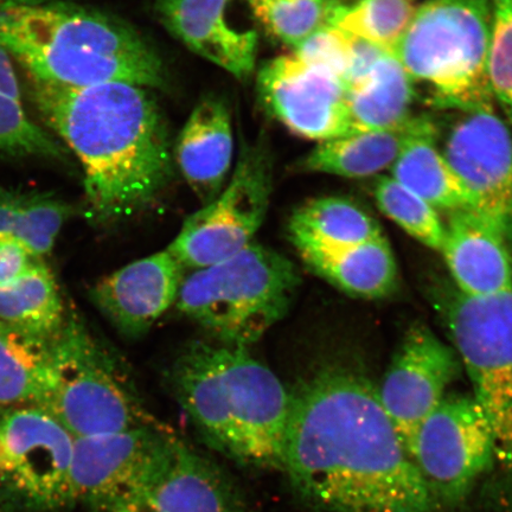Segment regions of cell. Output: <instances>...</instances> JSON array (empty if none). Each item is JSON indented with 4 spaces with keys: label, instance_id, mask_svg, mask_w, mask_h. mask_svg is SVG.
Returning a JSON list of instances; mask_svg holds the SVG:
<instances>
[{
    "label": "cell",
    "instance_id": "6da1fadb",
    "mask_svg": "<svg viewBox=\"0 0 512 512\" xmlns=\"http://www.w3.org/2000/svg\"><path fill=\"white\" fill-rule=\"evenodd\" d=\"M283 464L320 512H439L367 377L328 368L290 390Z\"/></svg>",
    "mask_w": 512,
    "mask_h": 512
},
{
    "label": "cell",
    "instance_id": "7a4b0ae2",
    "mask_svg": "<svg viewBox=\"0 0 512 512\" xmlns=\"http://www.w3.org/2000/svg\"><path fill=\"white\" fill-rule=\"evenodd\" d=\"M42 120L82 166L89 221L143 213L174 179L169 127L149 88L111 82L62 88L27 78Z\"/></svg>",
    "mask_w": 512,
    "mask_h": 512
},
{
    "label": "cell",
    "instance_id": "3957f363",
    "mask_svg": "<svg viewBox=\"0 0 512 512\" xmlns=\"http://www.w3.org/2000/svg\"><path fill=\"white\" fill-rule=\"evenodd\" d=\"M171 386L206 443L241 464L281 470L291 395L248 349L194 342Z\"/></svg>",
    "mask_w": 512,
    "mask_h": 512
},
{
    "label": "cell",
    "instance_id": "277c9868",
    "mask_svg": "<svg viewBox=\"0 0 512 512\" xmlns=\"http://www.w3.org/2000/svg\"><path fill=\"white\" fill-rule=\"evenodd\" d=\"M0 46L27 78L85 88L124 82L162 88V60L136 29L119 18L62 0L0 9Z\"/></svg>",
    "mask_w": 512,
    "mask_h": 512
},
{
    "label": "cell",
    "instance_id": "5b68a950",
    "mask_svg": "<svg viewBox=\"0 0 512 512\" xmlns=\"http://www.w3.org/2000/svg\"><path fill=\"white\" fill-rule=\"evenodd\" d=\"M490 0H426L392 55L434 105L452 112L495 108L489 56Z\"/></svg>",
    "mask_w": 512,
    "mask_h": 512
},
{
    "label": "cell",
    "instance_id": "8992f818",
    "mask_svg": "<svg viewBox=\"0 0 512 512\" xmlns=\"http://www.w3.org/2000/svg\"><path fill=\"white\" fill-rule=\"evenodd\" d=\"M299 284L290 259L253 241L185 275L176 306L215 343L248 349L286 316Z\"/></svg>",
    "mask_w": 512,
    "mask_h": 512
},
{
    "label": "cell",
    "instance_id": "52a82bcc",
    "mask_svg": "<svg viewBox=\"0 0 512 512\" xmlns=\"http://www.w3.org/2000/svg\"><path fill=\"white\" fill-rule=\"evenodd\" d=\"M36 407L74 439L160 424L117 360L74 315L51 338L46 383Z\"/></svg>",
    "mask_w": 512,
    "mask_h": 512
},
{
    "label": "cell",
    "instance_id": "ba28073f",
    "mask_svg": "<svg viewBox=\"0 0 512 512\" xmlns=\"http://www.w3.org/2000/svg\"><path fill=\"white\" fill-rule=\"evenodd\" d=\"M441 304L473 398L494 434L495 458L512 477V291L475 298L457 290Z\"/></svg>",
    "mask_w": 512,
    "mask_h": 512
},
{
    "label": "cell",
    "instance_id": "9c48e42d",
    "mask_svg": "<svg viewBox=\"0 0 512 512\" xmlns=\"http://www.w3.org/2000/svg\"><path fill=\"white\" fill-rule=\"evenodd\" d=\"M273 190V159L265 139L242 142L226 188L184 221L168 247L185 270L217 264L245 249L264 223Z\"/></svg>",
    "mask_w": 512,
    "mask_h": 512
},
{
    "label": "cell",
    "instance_id": "30bf717a",
    "mask_svg": "<svg viewBox=\"0 0 512 512\" xmlns=\"http://www.w3.org/2000/svg\"><path fill=\"white\" fill-rule=\"evenodd\" d=\"M74 438L42 408H0V490L24 512H59L74 504Z\"/></svg>",
    "mask_w": 512,
    "mask_h": 512
},
{
    "label": "cell",
    "instance_id": "8fae6325",
    "mask_svg": "<svg viewBox=\"0 0 512 512\" xmlns=\"http://www.w3.org/2000/svg\"><path fill=\"white\" fill-rule=\"evenodd\" d=\"M411 458L440 507L464 501L496 460L494 434L473 395L445 396L422 422Z\"/></svg>",
    "mask_w": 512,
    "mask_h": 512
},
{
    "label": "cell",
    "instance_id": "7c38bea8",
    "mask_svg": "<svg viewBox=\"0 0 512 512\" xmlns=\"http://www.w3.org/2000/svg\"><path fill=\"white\" fill-rule=\"evenodd\" d=\"M437 133L441 153L472 197V210L512 234V131L495 108L456 112Z\"/></svg>",
    "mask_w": 512,
    "mask_h": 512
},
{
    "label": "cell",
    "instance_id": "4fadbf2b",
    "mask_svg": "<svg viewBox=\"0 0 512 512\" xmlns=\"http://www.w3.org/2000/svg\"><path fill=\"white\" fill-rule=\"evenodd\" d=\"M175 434L163 424L74 439L70 483L74 503L95 512L142 494Z\"/></svg>",
    "mask_w": 512,
    "mask_h": 512
},
{
    "label": "cell",
    "instance_id": "5bb4252c",
    "mask_svg": "<svg viewBox=\"0 0 512 512\" xmlns=\"http://www.w3.org/2000/svg\"><path fill=\"white\" fill-rule=\"evenodd\" d=\"M460 370L457 351L428 326L414 324L406 332L377 395L409 457L422 422L444 400Z\"/></svg>",
    "mask_w": 512,
    "mask_h": 512
},
{
    "label": "cell",
    "instance_id": "9a60e30c",
    "mask_svg": "<svg viewBox=\"0 0 512 512\" xmlns=\"http://www.w3.org/2000/svg\"><path fill=\"white\" fill-rule=\"evenodd\" d=\"M256 86L267 113L296 136L322 143L351 132L345 83L297 55L266 62Z\"/></svg>",
    "mask_w": 512,
    "mask_h": 512
},
{
    "label": "cell",
    "instance_id": "2e32d148",
    "mask_svg": "<svg viewBox=\"0 0 512 512\" xmlns=\"http://www.w3.org/2000/svg\"><path fill=\"white\" fill-rule=\"evenodd\" d=\"M185 272L166 248L102 278L91 297L120 334L140 337L176 305Z\"/></svg>",
    "mask_w": 512,
    "mask_h": 512
},
{
    "label": "cell",
    "instance_id": "e0dca14e",
    "mask_svg": "<svg viewBox=\"0 0 512 512\" xmlns=\"http://www.w3.org/2000/svg\"><path fill=\"white\" fill-rule=\"evenodd\" d=\"M138 497L155 512H249L219 467L176 435Z\"/></svg>",
    "mask_w": 512,
    "mask_h": 512
},
{
    "label": "cell",
    "instance_id": "ac0fdd59",
    "mask_svg": "<svg viewBox=\"0 0 512 512\" xmlns=\"http://www.w3.org/2000/svg\"><path fill=\"white\" fill-rule=\"evenodd\" d=\"M508 235L471 208L448 213L444 255L458 291L490 297L512 291V255Z\"/></svg>",
    "mask_w": 512,
    "mask_h": 512
},
{
    "label": "cell",
    "instance_id": "d6986e66",
    "mask_svg": "<svg viewBox=\"0 0 512 512\" xmlns=\"http://www.w3.org/2000/svg\"><path fill=\"white\" fill-rule=\"evenodd\" d=\"M229 0H158L160 23L185 47L236 79L254 73L258 35L230 27Z\"/></svg>",
    "mask_w": 512,
    "mask_h": 512
},
{
    "label": "cell",
    "instance_id": "ffe728a7",
    "mask_svg": "<svg viewBox=\"0 0 512 512\" xmlns=\"http://www.w3.org/2000/svg\"><path fill=\"white\" fill-rule=\"evenodd\" d=\"M233 155L229 108L219 96H207L192 110L174 152L179 171L203 206L214 201L224 189Z\"/></svg>",
    "mask_w": 512,
    "mask_h": 512
},
{
    "label": "cell",
    "instance_id": "44dd1931",
    "mask_svg": "<svg viewBox=\"0 0 512 512\" xmlns=\"http://www.w3.org/2000/svg\"><path fill=\"white\" fill-rule=\"evenodd\" d=\"M292 243L307 267L349 296L380 299L398 286V266L384 236L343 248Z\"/></svg>",
    "mask_w": 512,
    "mask_h": 512
},
{
    "label": "cell",
    "instance_id": "7402d4cb",
    "mask_svg": "<svg viewBox=\"0 0 512 512\" xmlns=\"http://www.w3.org/2000/svg\"><path fill=\"white\" fill-rule=\"evenodd\" d=\"M437 133V121L420 115L412 136L390 169V176L438 211L452 213L471 208L470 192L441 153Z\"/></svg>",
    "mask_w": 512,
    "mask_h": 512
},
{
    "label": "cell",
    "instance_id": "603a6c76",
    "mask_svg": "<svg viewBox=\"0 0 512 512\" xmlns=\"http://www.w3.org/2000/svg\"><path fill=\"white\" fill-rule=\"evenodd\" d=\"M415 82L392 54H383L370 72L347 86L350 133L392 130L415 115Z\"/></svg>",
    "mask_w": 512,
    "mask_h": 512
},
{
    "label": "cell",
    "instance_id": "cb8c5ba5",
    "mask_svg": "<svg viewBox=\"0 0 512 512\" xmlns=\"http://www.w3.org/2000/svg\"><path fill=\"white\" fill-rule=\"evenodd\" d=\"M420 115L392 130L368 131L319 143L298 163L299 169L343 178H367L392 169L418 125Z\"/></svg>",
    "mask_w": 512,
    "mask_h": 512
},
{
    "label": "cell",
    "instance_id": "d4e9b609",
    "mask_svg": "<svg viewBox=\"0 0 512 512\" xmlns=\"http://www.w3.org/2000/svg\"><path fill=\"white\" fill-rule=\"evenodd\" d=\"M288 233L292 242L325 248L362 245L382 238L380 224L348 198H315L294 211Z\"/></svg>",
    "mask_w": 512,
    "mask_h": 512
},
{
    "label": "cell",
    "instance_id": "484cf974",
    "mask_svg": "<svg viewBox=\"0 0 512 512\" xmlns=\"http://www.w3.org/2000/svg\"><path fill=\"white\" fill-rule=\"evenodd\" d=\"M66 319L59 285L42 259L14 283L0 287V322L51 339Z\"/></svg>",
    "mask_w": 512,
    "mask_h": 512
},
{
    "label": "cell",
    "instance_id": "4316f807",
    "mask_svg": "<svg viewBox=\"0 0 512 512\" xmlns=\"http://www.w3.org/2000/svg\"><path fill=\"white\" fill-rule=\"evenodd\" d=\"M50 341L0 322V408L37 406L46 383Z\"/></svg>",
    "mask_w": 512,
    "mask_h": 512
},
{
    "label": "cell",
    "instance_id": "83f0119b",
    "mask_svg": "<svg viewBox=\"0 0 512 512\" xmlns=\"http://www.w3.org/2000/svg\"><path fill=\"white\" fill-rule=\"evenodd\" d=\"M415 9L412 0H334L328 24L392 54Z\"/></svg>",
    "mask_w": 512,
    "mask_h": 512
},
{
    "label": "cell",
    "instance_id": "f1b7e54d",
    "mask_svg": "<svg viewBox=\"0 0 512 512\" xmlns=\"http://www.w3.org/2000/svg\"><path fill=\"white\" fill-rule=\"evenodd\" d=\"M374 197L382 213L422 245L441 252L445 240V223L439 211L392 176L376 182Z\"/></svg>",
    "mask_w": 512,
    "mask_h": 512
},
{
    "label": "cell",
    "instance_id": "f546056e",
    "mask_svg": "<svg viewBox=\"0 0 512 512\" xmlns=\"http://www.w3.org/2000/svg\"><path fill=\"white\" fill-rule=\"evenodd\" d=\"M25 158L68 163L69 151L28 117L22 101L0 94V160Z\"/></svg>",
    "mask_w": 512,
    "mask_h": 512
},
{
    "label": "cell",
    "instance_id": "4dcf8cb0",
    "mask_svg": "<svg viewBox=\"0 0 512 512\" xmlns=\"http://www.w3.org/2000/svg\"><path fill=\"white\" fill-rule=\"evenodd\" d=\"M249 5L268 34L294 50L328 24L334 0H251Z\"/></svg>",
    "mask_w": 512,
    "mask_h": 512
},
{
    "label": "cell",
    "instance_id": "1f68e13d",
    "mask_svg": "<svg viewBox=\"0 0 512 512\" xmlns=\"http://www.w3.org/2000/svg\"><path fill=\"white\" fill-rule=\"evenodd\" d=\"M74 213L72 204L49 192H27L12 238L21 242L36 258L42 259L54 248L64 223Z\"/></svg>",
    "mask_w": 512,
    "mask_h": 512
},
{
    "label": "cell",
    "instance_id": "d6a6232c",
    "mask_svg": "<svg viewBox=\"0 0 512 512\" xmlns=\"http://www.w3.org/2000/svg\"><path fill=\"white\" fill-rule=\"evenodd\" d=\"M489 74L496 105L512 131V0H490Z\"/></svg>",
    "mask_w": 512,
    "mask_h": 512
},
{
    "label": "cell",
    "instance_id": "836d02e7",
    "mask_svg": "<svg viewBox=\"0 0 512 512\" xmlns=\"http://www.w3.org/2000/svg\"><path fill=\"white\" fill-rule=\"evenodd\" d=\"M294 55L347 83L356 56V40L326 24L294 49Z\"/></svg>",
    "mask_w": 512,
    "mask_h": 512
},
{
    "label": "cell",
    "instance_id": "e575fe53",
    "mask_svg": "<svg viewBox=\"0 0 512 512\" xmlns=\"http://www.w3.org/2000/svg\"><path fill=\"white\" fill-rule=\"evenodd\" d=\"M38 259L15 238L0 239V287L21 278Z\"/></svg>",
    "mask_w": 512,
    "mask_h": 512
},
{
    "label": "cell",
    "instance_id": "d590c367",
    "mask_svg": "<svg viewBox=\"0 0 512 512\" xmlns=\"http://www.w3.org/2000/svg\"><path fill=\"white\" fill-rule=\"evenodd\" d=\"M27 192L0 188V239L12 238Z\"/></svg>",
    "mask_w": 512,
    "mask_h": 512
},
{
    "label": "cell",
    "instance_id": "8d00e7d4",
    "mask_svg": "<svg viewBox=\"0 0 512 512\" xmlns=\"http://www.w3.org/2000/svg\"><path fill=\"white\" fill-rule=\"evenodd\" d=\"M12 57L0 46V94L22 101L21 83H19Z\"/></svg>",
    "mask_w": 512,
    "mask_h": 512
},
{
    "label": "cell",
    "instance_id": "74e56055",
    "mask_svg": "<svg viewBox=\"0 0 512 512\" xmlns=\"http://www.w3.org/2000/svg\"><path fill=\"white\" fill-rule=\"evenodd\" d=\"M96 512H155L149 505H147L142 498L136 497L132 499H126L111 505L104 510Z\"/></svg>",
    "mask_w": 512,
    "mask_h": 512
},
{
    "label": "cell",
    "instance_id": "f35d334b",
    "mask_svg": "<svg viewBox=\"0 0 512 512\" xmlns=\"http://www.w3.org/2000/svg\"><path fill=\"white\" fill-rule=\"evenodd\" d=\"M53 2H62V0H0V9L14 8V6L41 5Z\"/></svg>",
    "mask_w": 512,
    "mask_h": 512
},
{
    "label": "cell",
    "instance_id": "ab89813d",
    "mask_svg": "<svg viewBox=\"0 0 512 512\" xmlns=\"http://www.w3.org/2000/svg\"><path fill=\"white\" fill-rule=\"evenodd\" d=\"M247 2L249 3V2H251V0H247Z\"/></svg>",
    "mask_w": 512,
    "mask_h": 512
},
{
    "label": "cell",
    "instance_id": "60d3db41",
    "mask_svg": "<svg viewBox=\"0 0 512 512\" xmlns=\"http://www.w3.org/2000/svg\"><path fill=\"white\" fill-rule=\"evenodd\" d=\"M0 512H2V509H0Z\"/></svg>",
    "mask_w": 512,
    "mask_h": 512
},
{
    "label": "cell",
    "instance_id": "b9f144b4",
    "mask_svg": "<svg viewBox=\"0 0 512 512\" xmlns=\"http://www.w3.org/2000/svg\"><path fill=\"white\" fill-rule=\"evenodd\" d=\"M412 2H413V0H412Z\"/></svg>",
    "mask_w": 512,
    "mask_h": 512
}]
</instances>
